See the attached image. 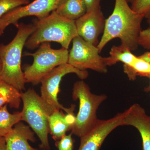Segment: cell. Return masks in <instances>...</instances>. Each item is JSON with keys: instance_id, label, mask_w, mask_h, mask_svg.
I'll list each match as a JSON object with an SVG mask.
<instances>
[{"instance_id": "cell-1", "label": "cell", "mask_w": 150, "mask_h": 150, "mask_svg": "<svg viewBox=\"0 0 150 150\" xmlns=\"http://www.w3.org/2000/svg\"><path fill=\"white\" fill-rule=\"evenodd\" d=\"M144 16L135 12L127 0H115L112 14L105 20L104 31L97 46L100 53L112 39L118 38L121 45L131 51L138 48V39Z\"/></svg>"}, {"instance_id": "cell-2", "label": "cell", "mask_w": 150, "mask_h": 150, "mask_svg": "<svg viewBox=\"0 0 150 150\" xmlns=\"http://www.w3.org/2000/svg\"><path fill=\"white\" fill-rule=\"evenodd\" d=\"M17 32L11 41L6 45L0 44V59L2 71L0 79L21 91L25 89L24 74L21 69L23 48L28 38L35 30L34 23H20Z\"/></svg>"}, {"instance_id": "cell-3", "label": "cell", "mask_w": 150, "mask_h": 150, "mask_svg": "<svg viewBox=\"0 0 150 150\" xmlns=\"http://www.w3.org/2000/svg\"><path fill=\"white\" fill-rule=\"evenodd\" d=\"M34 32L28 38L25 47L33 50L45 42H55L68 49L74 38L78 35L75 21L71 20L53 11L49 15L34 23Z\"/></svg>"}, {"instance_id": "cell-4", "label": "cell", "mask_w": 150, "mask_h": 150, "mask_svg": "<svg viewBox=\"0 0 150 150\" xmlns=\"http://www.w3.org/2000/svg\"><path fill=\"white\" fill-rule=\"evenodd\" d=\"M21 99L23 103L21 111L22 121L26 122L37 135L40 141V149L50 150L48 120L55 110L46 104L33 89L21 93Z\"/></svg>"}, {"instance_id": "cell-5", "label": "cell", "mask_w": 150, "mask_h": 150, "mask_svg": "<svg viewBox=\"0 0 150 150\" xmlns=\"http://www.w3.org/2000/svg\"><path fill=\"white\" fill-rule=\"evenodd\" d=\"M72 98L79 102V112L72 126L71 133L79 138L85 135L96 125L97 111L100 105L107 98L105 94L93 93L89 86L82 80L74 85Z\"/></svg>"}, {"instance_id": "cell-6", "label": "cell", "mask_w": 150, "mask_h": 150, "mask_svg": "<svg viewBox=\"0 0 150 150\" xmlns=\"http://www.w3.org/2000/svg\"><path fill=\"white\" fill-rule=\"evenodd\" d=\"M27 54L32 56L33 61L32 64L25 67V83L36 85L56 67L68 63L69 52L68 49L63 48L53 49L49 42H45L40 44L35 52Z\"/></svg>"}, {"instance_id": "cell-7", "label": "cell", "mask_w": 150, "mask_h": 150, "mask_svg": "<svg viewBox=\"0 0 150 150\" xmlns=\"http://www.w3.org/2000/svg\"><path fill=\"white\" fill-rule=\"evenodd\" d=\"M74 74L81 79L84 80L88 77L87 71H82L67 63L56 67L41 79L40 97L46 104L54 110H64L67 114H74L75 105L67 108L60 104L58 99L60 92V85L62 78L66 75Z\"/></svg>"}, {"instance_id": "cell-8", "label": "cell", "mask_w": 150, "mask_h": 150, "mask_svg": "<svg viewBox=\"0 0 150 150\" xmlns=\"http://www.w3.org/2000/svg\"><path fill=\"white\" fill-rule=\"evenodd\" d=\"M97 46L84 40L79 35L72 40V46L69 52L68 63L82 71L91 69L106 74L108 66L105 57L99 55Z\"/></svg>"}, {"instance_id": "cell-9", "label": "cell", "mask_w": 150, "mask_h": 150, "mask_svg": "<svg viewBox=\"0 0 150 150\" xmlns=\"http://www.w3.org/2000/svg\"><path fill=\"white\" fill-rule=\"evenodd\" d=\"M61 0H34L25 5L19 7L4 15L0 18V35L8 26L13 24L18 26L21 19L28 16L43 18L56 10Z\"/></svg>"}, {"instance_id": "cell-10", "label": "cell", "mask_w": 150, "mask_h": 150, "mask_svg": "<svg viewBox=\"0 0 150 150\" xmlns=\"http://www.w3.org/2000/svg\"><path fill=\"white\" fill-rule=\"evenodd\" d=\"M125 111L108 120H98L94 126L81 137L78 150H100L108 136L118 126H123Z\"/></svg>"}, {"instance_id": "cell-11", "label": "cell", "mask_w": 150, "mask_h": 150, "mask_svg": "<svg viewBox=\"0 0 150 150\" xmlns=\"http://www.w3.org/2000/svg\"><path fill=\"white\" fill-rule=\"evenodd\" d=\"M105 20L101 7L86 12L75 21L78 35L84 40L97 46L98 37L104 31Z\"/></svg>"}, {"instance_id": "cell-12", "label": "cell", "mask_w": 150, "mask_h": 150, "mask_svg": "<svg viewBox=\"0 0 150 150\" xmlns=\"http://www.w3.org/2000/svg\"><path fill=\"white\" fill-rule=\"evenodd\" d=\"M123 126L135 127L142 137L143 150H150V116L138 103H135L125 110Z\"/></svg>"}, {"instance_id": "cell-13", "label": "cell", "mask_w": 150, "mask_h": 150, "mask_svg": "<svg viewBox=\"0 0 150 150\" xmlns=\"http://www.w3.org/2000/svg\"><path fill=\"white\" fill-rule=\"evenodd\" d=\"M6 150H40L32 147L28 141L35 142L34 132L28 126L21 122L14 126L11 131L4 137Z\"/></svg>"}, {"instance_id": "cell-14", "label": "cell", "mask_w": 150, "mask_h": 150, "mask_svg": "<svg viewBox=\"0 0 150 150\" xmlns=\"http://www.w3.org/2000/svg\"><path fill=\"white\" fill-rule=\"evenodd\" d=\"M56 12L63 17L76 21L86 13V7L83 0H61Z\"/></svg>"}, {"instance_id": "cell-15", "label": "cell", "mask_w": 150, "mask_h": 150, "mask_svg": "<svg viewBox=\"0 0 150 150\" xmlns=\"http://www.w3.org/2000/svg\"><path fill=\"white\" fill-rule=\"evenodd\" d=\"M21 101V91L0 79V108L7 104L18 109Z\"/></svg>"}, {"instance_id": "cell-16", "label": "cell", "mask_w": 150, "mask_h": 150, "mask_svg": "<svg viewBox=\"0 0 150 150\" xmlns=\"http://www.w3.org/2000/svg\"><path fill=\"white\" fill-rule=\"evenodd\" d=\"M110 56L105 57L108 67L112 66L118 62L124 64L123 66L131 67L134 64L138 57L132 54L129 48L123 45L113 46L109 53Z\"/></svg>"}, {"instance_id": "cell-17", "label": "cell", "mask_w": 150, "mask_h": 150, "mask_svg": "<svg viewBox=\"0 0 150 150\" xmlns=\"http://www.w3.org/2000/svg\"><path fill=\"white\" fill-rule=\"evenodd\" d=\"M48 121L49 133L56 141L61 139L71 129V126L67 122L65 115L60 110L54 111L49 116Z\"/></svg>"}, {"instance_id": "cell-18", "label": "cell", "mask_w": 150, "mask_h": 150, "mask_svg": "<svg viewBox=\"0 0 150 150\" xmlns=\"http://www.w3.org/2000/svg\"><path fill=\"white\" fill-rule=\"evenodd\" d=\"M6 104L0 108V137H4L8 134L14 126L22 121L21 111L11 113Z\"/></svg>"}, {"instance_id": "cell-19", "label": "cell", "mask_w": 150, "mask_h": 150, "mask_svg": "<svg viewBox=\"0 0 150 150\" xmlns=\"http://www.w3.org/2000/svg\"><path fill=\"white\" fill-rule=\"evenodd\" d=\"M137 57L132 67L123 66V71L130 80H135L137 75L148 78L150 76V63Z\"/></svg>"}, {"instance_id": "cell-20", "label": "cell", "mask_w": 150, "mask_h": 150, "mask_svg": "<svg viewBox=\"0 0 150 150\" xmlns=\"http://www.w3.org/2000/svg\"><path fill=\"white\" fill-rule=\"evenodd\" d=\"M29 3L30 0H0V18L11 11Z\"/></svg>"}, {"instance_id": "cell-21", "label": "cell", "mask_w": 150, "mask_h": 150, "mask_svg": "<svg viewBox=\"0 0 150 150\" xmlns=\"http://www.w3.org/2000/svg\"><path fill=\"white\" fill-rule=\"evenodd\" d=\"M131 8L135 12L148 18L150 16V0H134Z\"/></svg>"}, {"instance_id": "cell-22", "label": "cell", "mask_w": 150, "mask_h": 150, "mask_svg": "<svg viewBox=\"0 0 150 150\" xmlns=\"http://www.w3.org/2000/svg\"><path fill=\"white\" fill-rule=\"evenodd\" d=\"M72 134L65 135L60 139L56 141V146L58 150H74V140L72 137Z\"/></svg>"}, {"instance_id": "cell-23", "label": "cell", "mask_w": 150, "mask_h": 150, "mask_svg": "<svg viewBox=\"0 0 150 150\" xmlns=\"http://www.w3.org/2000/svg\"><path fill=\"white\" fill-rule=\"evenodd\" d=\"M139 46L146 49H150V27L142 30L138 39Z\"/></svg>"}, {"instance_id": "cell-24", "label": "cell", "mask_w": 150, "mask_h": 150, "mask_svg": "<svg viewBox=\"0 0 150 150\" xmlns=\"http://www.w3.org/2000/svg\"><path fill=\"white\" fill-rule=\"evenodd\" d=\"M86 7L87 12L100 7L101 0H83Z\"/></svg>"}, {"instance_id": "cell-25", "label": "cell", "mask_w": 150, "mask_h": 150, "mask_svg": "<svg viewBox=\"0 0 150 150\" xmlns=\"http://www.w3.org/2000/svg\"><path fill=\"white\" fill-rule=\"evenodd\" d=\"M138 57L150 63V52H146L144 54L138 56Z\"/></svg>"}, {"instance_id": "cell-26", "label": "cell", "mask_w": 150, "mask_h": 150, "mask_svg": "<svg viewBox=\"0 0 150 150\" xmlns=\"http://www.w3.org/2000/svg\"><path fill=\"white\" fill-rule=\"evenodd\" d=\"M0 150H6V143L4 137H0Z\"/></svg>"}, {"instance_id": "cell-27", "label": "cell", "mask_w": 150, "mask_h": 150, "mask_svg": "<svg viewBox=\"0 0 150 150\" xmlns=\"http://www.w3.org/2000/svg\"><path fill=\"white\" fill-rule=\"evenodd\" d=\"M149 78L150 79L149 85V86H148L147 88H146V91L150 92V76L149 77Z\"/></svg>"}, {"instance_id": "cell-28", "label": "cell", "mask_w": 150, "mask_h": 150, "mask_svg": "<svg viewBox=\"0 0 150 150\" xmlns=\"http://www.w3.org/2000/svg\"><path fill=\"white\" fill-rule=\"evenodd\" d=\"M2 67V66L1 61L0 59V75H1V72Z\"/></svg>"}, {"instance_id": "cell-29", "label": "cell", "mask_w": 150, "mask_h": 150, "mask_svg": "<svg viewBox=\"0 0 150 150\" xmlns=\"http://www.w3.org/2000/svg\"><path fill=\"white\" fill-rule=\"evenodd\" d=\"M148 24L149 25V27H150V16L148 18Z\"/></svg>"}, {"instance_id": "cell-30", "label": "cell", "mask_w": 150, "mask_h": 150, "mask_svg": "<svg viewBox=\"0 0 150 150\" xmlns=\"http://www.w3.org/2000/svg\"><path fill=\"white\" fill-rule=\"evenodd\" d=\"M127 1L128 3H131V4H132L133 2H134V0H127Z\"/></svg>"}, {"instance_id": "cell-31", "label": "cell", "mask_w": 150, "mask_h": 150, "mask_svg": "<svg viewBox=\"0 0 150 150\" xmlns=\"http://www.w3.org/2000/svg\"><path fill=\"white\" fill-rule=\"evenodd\" d=\"M43 150L41 149V150Z\"/></svg>"}]
</instances>
